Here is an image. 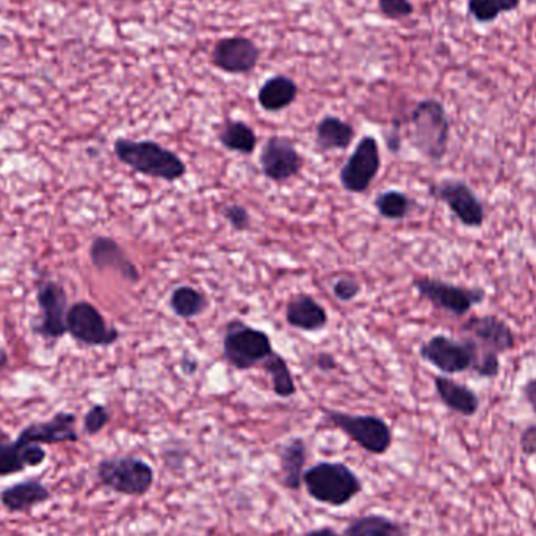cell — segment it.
Listing matches in <instances>:
<instances>
[{"label":"cell","mask_w":536,"mask_h":536,"mask_svg":"<svg viewBox=\"0 0 536 536\" xmlns=\"http://www.w3.org/2000/svg\"><path fill=\"white\" fill-rule=\"evenodd\" d=\"M359 294H361V284H359L358 279L352 278V276H342L334 281L333 295L337 300L350 303Z\"/></svg>","instance_id":"cell-34"},{"label":"cell","mask_w":536,"mask_h":536,"mask_svg":"<svg viewBox=\"0 0 536 536\" xmlns=\"http://www.w3.org/2000/svg\"><path fill=\"white\" fill-rule=\"evenodd\" d=\"M37 301L40 306V320L33 326V333L48 341H57L68 334V295L62 284L55 283L52 279L41 281L38 284Z\"/></svg>","instance_id":"cell-12"},{"label":"cell","mask_w":536,"mask_h":536,"mask_svg":"<svg viewBox=\"0 0 536 536\" xmlns=\"http://www.w3.org/2000/svg\"><path fill=\"white\" fill-rule=\"evenodd\" d=\"M328 312L311 295L298 294L286 306V322L295 330L316 333L328 325Z\"/></svg>","instance_id":"cell-21"},{"label":"cell","mask_w":536,"mask_h":536,"mask_svg":"<svg viewBox=\"0 0 536 536\" xmlns=\"http://www.w3.org/2000/svg\"><path fill=\"white\" fill-rule=\"evenodd\" d=\"M413 200L400 190H384L374 200L375 211L386 220H405L413 211Z\"/></svg>","instance_id":"cell-29"},{"label":"cell","mask_w":536,"mask_h":536,"mask_svg":"<svg viewBox=\"0 0 536 536\" xmlns=\"http://www.w3.org/2000/svg\"><path fill=\"white\" fill-rule=\"evenodd\" d=\"M435 383L436 394L442 405L453 413L460 414L463 417H474L480 410V397L474 389L469 388L466 384L458 383L446 375H438L433 380Z\"/></svg>","instance_id":"cell-20"},{"label":"cell","mask_w":536,"mask_h":536,"mask_svg":"<svg viewBox=\"0 0 536 536\" xmlns=\"http://www.w3.org/2000/svg\"><path fill=\"white\" fill-rule=\"evenodd\" d=\"M344 536H406V529L400 522L381 515H366L353 519L345 527Z\"/></svg>","instance_id":"cell-27"},{"label":"cell","mask_w":536,"mask_h":536,"mask_svg":"<svg viewBox=\"0 0 536 536\" xmlns=\"http://www.w3.org/2000/svg\"><path fill=\"white\" fill-rule=\"evenodd\" d=\"M275 352L272 339L265 331L253 328L242 320H232L223 337V356L237 370H250L264 363Z\"/></svg>","instance_id":"cell-5"},{"label":"cell","mask_w":536,"mask_h":536,"mask_svg":"<svg viewBox=\"0 0 536 536\" xmlns=\"http://www.w3.org/2000/svg\"><path fill=\"white\" fill-rule=\"evenodd\" d=\"M90 259L91 264L95 265L96 270H99V272L113 270L129 283L137 284L142 278V275L138 272L137 265L127 258L123 248L118 245L116 240L110 239V237H96L91 242Z\"/></svg>","instance_id":"cell-17"},{"label":"cell","mask_w":536,"mask_h":536,"mask_svg":"<svg viewBox=\"0 0 536 536\" xmlns=\"http://www.w3.org/2000/svg\"><path fill=\"white\" fill-rule=\"evenodd\" d=\"M52 499L51 489L41 480L27 479L2 489L0 504L8 513H29Z\"/></svg>","instance_id":"cell-18"},{"label":"cell","mask_w":536,"mask_h":536,"mask_svg":"<svg viewBox=\"0 0 536 536\" xmlns=\"http://www.w3.org/2000/svg\"><path fill=\"white\" fill-rule=\"evenodd\" d=\"M259 163L265 178L281 184L298 176L305 162L290 138L273 135L262 146Z\"/></svg>","instance_id":"cell-15"},{"label":"cell","mask_w":536,"mask_h":536,"mask_svg":"<svg viewBox=\"0 0 536 536\" xmlns=\"http://www.w3.org/2000/svg\"><path fill=\"white\" fill-rule=\"evenodd\" d=\"M116 159L146 178L176 182L187 174V165L178 154L154 140L118 138L113 143Z\"/></svg>","instance_id":"cell-1"},{"label":"cell","mask_w":536,"mask_h":536,"mask_svg":"<svg viewBox=\"0 0 536 536\" xmlns=\"http://www.w3.org/2000/svg\"><path fill=\"white\" fill-rule=\"evenodd\" d=\"M265 374L272 381V389L276 397L279 399H290L297 394V384H295L294 375L290 372L289 364H287L284 356L273 352L272 355L265 359L264 363Z\"/></svg>","instance_id":"cell-28"},{"label":"cell","mask_w":536,"mask_h":536,"mask_svg":"<svg viewBox=\"0 0 536 536\" xmlns=\"http://www.w3.org/2000/svg\"><path fill=\"white\" fill-rule=\"evenodd\" d=\"M308 460V446L301 438L290 439L281 447L279 464L283 485L290 491H298L303 486V474Z\"/></svg>","instance_id":"cell-24"},{"label":"cell","mask_w":536,"mask_h":536,"mask_svg":"<svg viewBox=\"0 0 536 536\" xmlns=\"http://www.w3.org/2000/svg\"><path fill=\"white\" fill-rule=\"evenodd\" d=\"M419 355L441 374L458 375L472 370L479 356V347L469 337L453 339L446 334H436L421 345Z\"/></svg>","instance_id":"cell-8"},{"label":"cell","mask_w":536,"mask_h":536,"mask_svg":"<svg viewBox=\"0 0 536 536\" xmlns=\"http://www.w3.org/2000/svg\"><path fill=\"white\" fill-rule=\"evenodd\" d=\"M381 15L391 21H402L414 15V5L410 0H377Z\"/></svg>","instance_id":"cell-32"},{"label":"cell","mask_w":536,"mask_h":536,"mask_svg":"<svg viewBox=\"0 0 536 536\" xmlns=\"http://www.w3.org/2000/svg\"><path fill=\"white\" fill-rule=\"evenodd\" d=\"M305 536H344L342 533L336 532L331 527H322V529L309 530Z\"/></svg>","instance_id":"cell-38"},{"label":"cell","mask_w":536,"mask_h":536,"mask_svg":"<svg viewBox=\"0 0 536 536\" xmlns=\"http://www.w3.org/2000/svg\"><path fill=\"white\" fill-rule=\"evenodd\" d=\"M519 446H521L522 453H526L529 457H536V424L529 425L526 430L522 431Z\"/></svg>","instance_id":"cell-35"},{"label":"cell","mask_w":536,"mask_h":536,"mask_svg":"<svg viewBox=\"0 0 536 536\" xmlns=\"http://www.w3.org/2000/svg\"><path fill=\"white\" fill-rule=\"evenodd\" d=\"M430 196L446 204L464 228L480 229L485 225V206L479 196L461 179H442L430 187Z\"/></svg>","instance_id":"cell-9"},{"label":"cell","mask_w":536,"mask_h":536,"mask_svg":"<svg viewBox=\"0 0 536 536\" xmlns=\"http://www.w3.org/2000/svg\"><path fill=\"white\" fill-rule=\"evenodd\" d=\"M309 496L328 507H344L363 491L356 472L341 461H320L303 474Z\"/></svg>","instance_id":"cell-3"},{"label":"cell","mask_w":536,"mask_h":536,"mask_svg":"<svg viewBox=\"0 0 536 536\" xmlns=\"http://www.w3.org/2000/svg\"><path fill=\"white\" fill-rule=\"evenodd\" d=\"M411 145L430 162H441L447 156L450 142V120L446 107L438 99L417 102L408 118Z\"/></svg>","instance_id":"cell-2"},{"label":"cell","mask_w":536,"mask_h":536,"mask_svg":"<svg viewBox=\"0 0 536 536\" xmlns=\"http://www.w3.org/2000/svg\"><path fill=\"white\" fill-rule=\"evenodd\" d=\"M322 411L328 424L341 430L366 452L372 455H384L391 449L394 435H392V428L383 417L372 416V414H348L342 411L326 410V408Z\"/></svg>","instance_id":"cell-6"},{"label":"cell","mask_w":536,"mask_h":536,"mask_svg":"<svg viewBox=\"0 0 536 536\" xmlns=\"http://www.w3.org/2000/svg\"><path fill=\"white\" fill-rule=\"evenodd\" d=\"M168 306L179 319L192 320L203 316L209 308V300L195 287L179 286L171 292Z\"/></svg>","instance_id":"cell-26"},{"label":"cell","mask_w":536,"mask_h":536,"mask_svg":"<svg viewBox=\"0 0 536 536\" xmlns=\"http://www.w3.org/2000/svg\"><path fill=\"white\" fill-rule=\"evenodd\" d=\"M217 138L223 148L243 156L253 154L258 145V135L253 127L240 120H226L220 127Z\"/></svg>","instance_id":"cell-25"},{"label":"cell","mask_w":536,"mask_h":536,"mask_svg":"<svg viewBox=\"0 0 536 536\" xmlns=\"http://www.w3.org/2000/svg\"><path fill=\"white\" fill-rule=\"evenodd\" d=\"M316 366L323 372H331V370L337 369V361L330 353H319L316 355Z\"/></svg>","instance_id":"cell-37"},{"label":"cell","mask_w":536,"mask_h":536,"mask_svg":"<svg viewBox=\"0 0 536 536\" xmlns=\"http://www.w3.org/2000/svg\"><path fill=\"white\" fill-rule=\"evenodd\" d=\"M355 140V127L336 115H325L316 126V148L322 154L345 151Z\"/></svg>","instance_id":"cell-23"},{"label":"cell","mask_w":536,"mask_h":536,"mask_svg":"<svg viewBox=\"0 0 536 536\" xmlns=\"http://www.w3.org/2000/svg\"><path fill=\"white\" fill-rule=\"evenodd\" d=\"M96 477L104 488L129 497H142L154 485L151 464L137 457H113L99 461Z\"/></svg>","instance_id":"cell-4"},{"label":"cell","mask_w":536,"mask_h":536,"mask_svg":"<svg viewBox=\"0 0 536 536\" xmlns=\"http://www.w3.org/2000/svg\"><path fill=\"white\" fill-rule=\"evenodd\" d=\"M110 411L107 406L93 405L84 416V431L88 436H96L109 425Z\"/></svg>","instance_id":"cell-31"},{"label":"cell","mask_w":536,"mask_h":536,"mask_svg":"<svg viewBox=\"0 0 536 536\" xmlns=\"http://www.w3.org/2000/svg\"><path fill=\"white\" fill-rule=\"evenodd\" d=\"M262 51L256 41L245 35L218 40L211 52V63L223 73L247 76L258 68Z\"/></svg>","instance_id":"cell-13"},{"label":"cell","mask_w":536,"mask_h":536,"mask_svg":"<svg viewBox=\"0 0 536 536\" xmlns=\"http://www.w3.org/2000/svg\"><path fill=\"white\" fill-rule=\"evenodd\" d=\"M8 364V353L5 352L4 348H0V369H4Z\"/></svg>","instance_id":"cell-39"},{"label":"cell","mask_w":536,"mask_h":536,"mask_svg":"<svg viewBox=\"0 0 536 536\" xmlns=\"http://www.w3.org/2000/svg\"><path fill=\"white\" fill-rule=\"evenodd\" d=\"M522 0H468L469 15L480 24H491L521 7Z\"/></svg>","instance_id":"cell-30"},{"label":"cell","mask_w":536,"mask_h":536,"mask_svg":"<svg viewBox=\"0 0 536 536\" xmlns=\"http://www.w3.org/2000/svg\"><path fill=\"white\" fill-rule=\"evenodd\" d=\"M66 328L74 341L87 347H110L120 339V331L109 325L90 301H77L69 306Z\"/></svg>","instance_id":"cell-10"},{"label":"cell","mask_w":536,"mask_h":536,"mask_svg":"<svg viewBox=\"0 0 536 536\" xmlns=\"http://www.w3.org/2000/svg\"><path fill=\"white\" fill-rule=\"evenodd\" d=\"M413 287L433 308L455 317L468 316L475 306L485 303L488 295L482 287L457 286L428 276L414 279Z\"/></svg>","instance_id":"cell-7"},{"label":"cell","mask_w":536,"mask_h":536,"mask_svg":"<svg viewBox=\"0 0 536 536\" xmlns=\"http://www.w3.org/2000/svg\"><path fill=\"white\" fill-rule=\"evenodd\" d=\"M381 168L380 145L374 135H364L339 171L342 189L348 193H366Z\"/></svg>","instance_id":"cell-11"},{"label":"cell","mask_w":536,"mask_h":536,"mask_svg":"<svg viewBox=\"0 0 536 536\" xmlns=\"http://www.w3.org/2000/svg\"><path fill=\"white\" fill-rule=\"evenodd\" d=\"M461 334L469 337L479 347L480 352L504 355L515 350L516 334L500 317L493 314L472 316L461 325Z\"/></svg>","instance_id":"cell-14"},{"label":"cell","mask_w":536,"mask_h":536,"mask_svg":"<svg viewBox=\"0 0 536 536\" xmlns=\"http://www.w3.org/2000/svg\"><path fill=\"white\" fill-rule=\"evenodd\" d=\"M521 394L526 400L527 405L530 406V410L536 416V377L529 378L526 383L521 386Z\"/></svg>","instance_id":"cell-36"},{"label":"cell","mask_w":536,"mask_h":536,"mask_svg":"<svg viewBox=\"0 0 536 536\" xmlns=\"http://www.w3.org/2000/svg\"><path fill=\"white\" fill-rule=\"evenodd\" d=\"M77 416L68 411L54 414L49 421L32 422L19 431L18 441L38 446H55L79 441L76 430Z\"/></svg>","instance_id":"cell-16"},{"label":"cell","mask_w":536,"mask_h":536,"mask_svg":"<svg viewBox=\"0 0 536 536\" xmlns=\"http://www.w3.org/2000/svg\"><path fill=\"white\" fill-rule=\"evenodd\" d=\"M298 93H300V88L292 77L286 74H275V76L268 77L259 88V106L268 113L283 112L297 101Z\"/></svg>","instance_id":"cell-22"},{"label":"cell","mask_w":536,"mask_h":536,"mask_svg":"<svg viewBox=\"0 0 536 536\" xmlns=\"http://www.w3.org/2000/svg\"><path fill=\"white\" fill-rule=\"evenodd\" d=\"M48 458V453L38 444L16 441H0V477L21 474L30 468H38Z\"/></svg>","instance_id":"cell-19"},{"label":"cell","mask_w":536,"mask_h":536,"mask_svg":"<svg viewBox=\"0 0 536 536\" xmlns=\"http://www.w3.org/2000/svg\"><path fill=\"white\" fill-rule=\"evenodd\" d=\"M223 217L234 231H247L251 225V215L242 204H228L223 211Z\"/></svg>","instance_id":"cell-33"}]
</instances>
